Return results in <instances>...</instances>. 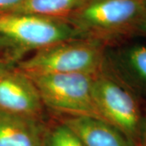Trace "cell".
Segmentation results:
<instances>
[{
  "instance_id": "30bf717a",
  "label": "cell",
  "mask_w": 146,
  "mask_h": 146,
  "mask_svg": "<svg viewBox=\"0 0 146 146\" xmlns=\"http://www.w3.org/2000/svg\"><path fill=\"white\" fill-rule=\"evenodd\" d=\"M117 63L124 75L146 88V45L134 44L117 54Z\"/></svg>"
},
{
  "instance_id": "ba28073f",
  "label": "cell",
  "mask_w": 146,
  "mask_h": 146,
  "mask_svg": "<svg viewBox=\"0 0 146 146\" xmlns=\"http://www.w3.org/2000/svg\"><path fill=\"white\" fill-rule=\"evenodd\" d=\"M46 127L41 119L0 111V146H42Z\"/></svg>"
},
{
  "instance_id": "8992f818",
  "label": "cell",
  "mask_w": 146,
  "mask_h": 146,
  "mask_svg": "<svg viewBox=\"0 0 146 146\" xmlns=\"http://www.w3.org/2000/svg\"><path fill=\"white\" fill-rule=\"evenodd\" d=\"M44 105L26 73L16 70L0 71V111L36 119L42 118Z\"/></svg>"
},
{
  "instance_id": "9c48e42d",
  "label": "cell",
  "mask_w": 146,
  "mask_h": 146,
  "mask_svg": "<svg viewBox=\"0 0 146 146\" xmlns=\"http://www.w3.org/2000/svg\"><path fill=\"white\" fill-rule=\"evenodd\" d=\"M88 0H24L12 12L68 20Z\"/></svg>"
},
{
  "instance_id": "52a82bcc",
  "label": "cell",
  "mask_w": 146,
  "mask_h": 146,
  "mask_svg": "<svg viewBox=\"0 0 146 146\" xmlns=\"http://www.w3.org/2000/svg\"><path fill=\"white\" fill-rule=\"evenodd\" d=\"M60 121L76 133L84 146H137L122 131L98 118L64 116Z\"/></svg>"
},
{
  "instance_id": "3957f363",
  "label": "cell",
  "mask_w": 146,
  "mask_h": 146,
  "mask_svg": "<svg viewBox=\"0 0 146 146\" xmlns=\"http://www.w3.org/2000/svg\"><path fill=\"white\" fill-rule=\"evenodd\" d=\"M146 0H88L68 21L84 37L103 41L136 29Z\"/></svg>"
},
{
  "instance_id": "8fae6325",
  "label": "cell",
  "mask_w": 146,
  "mask_h": 146,
  "mask_svg": "<svg viewBox=\"0 0 146 146\" xmlns=\"http://www.w3.org/2000/svg\"><path fill=\"white\" fill-rule=\"evenodd\" d=\"M42 146H84L78 136L63 122L46 127Z\"/></svg>"
},
{
  "instance_id": "5bb4252c",
  "label": "cell",
  "mask_w": 146,
  "mask_h": 146,
  "mask_svg": "<svg viewBox=\"0 0 146 146\" xmlns=\"http://www.w3.org/2000/svg\"><path fill=\"white\" fill-rule=\"evenodd\" d=\"M136 30L146 35V10L141 18L140 21L138 22L136 27Z\"/></svg>"
},
{
  "instance_id": "5b68a950",
  "label": "cell",
  "mask_w": 146,
  "mask_h": 146,
  "mask_svg": "<svg viewBox=\"0 0 146 146\" xmlns=\"http://www.w3.org/2000/svg\"><path fill=\"white\" fill-rule=\"evenodd\" d=\"M93 98L101 119L119 129L138 146L143 119L130 91L102 69L94 77Z\"/></svg>"
},
{
  "instance_id": "4fadbf2b",
  "label": "cell",
  "mask_w": 146,
  "mask_h": 146,
  "mask_svg": "<svg viewBox=\"0 0 146 146\" xmlns=\"http://www.w3.org/2000/svg\"><path fill=\"white\" fill-rule=\"evenodd\" d=\"M138 146H146V119L142 120Z\"/></svg>"
},
{
  "instance_id": "6da1fadb",
  "label": "cell",
  "mask_w": 146,
  "mask_h": 146,
  "mask_svg": "<svg viewBox=\"0 0 146 146\" xmlns=\"http://www.w3.org/2000/svg\"><path fill=\"white\" fill-rule=\"evenodd\" d=\"M103 42L82 37L58 42L36 50L20 62L18 69L26 74H97L103 69Z\"/></svg>"
},
{
  "instance_id": "7c38bea8",
  "label": "cell",
  "mask_w": 146,
  "mask_h": 146,
  "mask_svg": "<svg viewBox=\"0 0 146 146\" xmlns=\"http://www.w3.org/2000/svg\"><path fill=\"white\" fill-rule=\"evenodd\" d=\"M24 0H0V15L16 10Z\"/></svg>"
},
{
  "instance_id": "7a4b0ae2",
  "label": "cell",
  "mask_w": 146,
  "mask_h": 146,
  "mask_svg": "<svg viewBox=\"0 0 146 146\" xmlns=\"http://www.w3.org/2000/svg\"><path fill=\"white\" fill-rule=\"evenodd\" d=\"M44 106L65 116L100 118L93 98L94 75L84 73L27 74Z\"/></svg>"
},
{
  "instance_id": "277c9868",
  "label": "cell",
  "mask_w": 146,
  "mask_h": 146,
  "mask_svg": "<svg viewBox=\"0 0 146 146\" xmlns=\"http://www.w3.org/2000/svg\"><path fill=\"white\" fill-rule=\"evenodd\" d=\"M82 37L83 34L68 20L18 12L0 15V38L21 50H38Z\"/></svg>"
}]
</instances>
